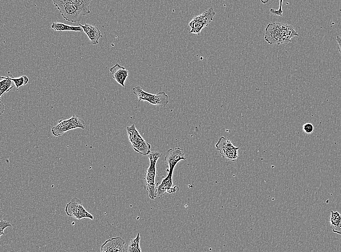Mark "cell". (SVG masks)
I'll return each instance as SVG.
<instances>
[{
  "instance_id": "9",
  "label": "cell",
  "mask_w": 341,
  "mask_h": 252,
  "mask_svg": "<svg viewBox=\"0 0 341 252\" xmlns=\"http://www.w3.org/2000/svg\"><path fill=\"white\" fill-rule=\"evenodd\" d=\"M124 241L120 236L107 240L101 247V252H125Z\"/></svg>"
},
{
  "instance_id": "24",
  "label": "cell",
  "mask_w": 341,
  "mask_h": 252,
  "mask_svg": "<svg viewBox=\"0 0 341 252\" xmlns=\"http://www.w3.org/2000/svg\"><path fill=\"white\" fill-rule=\"evenodd\" d=\"M282 0H280L279 1V7L278 10L271 8L270 9V13L275 16H282L283 13V11L282 10Z\"/></svg>"
},
{
  "instance_id": "1",
  "label": "cell",
  "mask_w": 341,
  "mask_h": 252,
  "mask_svg": "<svg viewBox=\"0 0 341 252\" xmlns=\"http://www.w3.org/2000/svg\"><path fill=\"white\" fill-rule=\"evenodd\" d=\"M90 0H78L75 4L62 5L53 2L63 18L72 22H79L82 16L90 13Z\"/></svg>"
},
{
  "instance_id": "12",
  "label": "cell",
  "mask_w": 341,
  "mask_h": 252,
  "mask_svg": "<svg viewBox=\"0 0 341 252\" xmlns=\"http://www.w3.org/2000/svg\"><path fill=\"white\" fill-rule=\"evenodd\" d=\"M79 25L83 29V32L87 34L93 45L98 44L99 40L102 37V35L97 27L87 23L84 25L79 24Z\"/></svg>"
},
{
  "instance_id": "6",
  "label": "cell",
  "mask_w": 341,
  "mask_h": 252,
  "mask_svg": "<svg viewBox=\"0 0 341 252\" xmlns=\"http://www.w3.org/2000/svg\"><path fill=\"white\" fill-rule=\"evenodd\" d=\"M66 214L77 220L89 218L93 219V216L88 212L83 207L81 201L77 198H73L67 205L65 208Z\"/></svg>"
},
{
  "instance_id": "23",
  "label": "cell",
  "mask_w": 341,
  "mask_h": 252,
  "mask_svg": "<svg viewBox=\"0 0 341 252\" xmlns=\"http://www.w3.org/2000/svg\"><path fill=\"white\" fill-rule=\"evenodd\" d=\"M11 226L12 224L8 221L1 220L0 222V236L4 235V231L5 228Z\"/></svg>"
},
{
  "instance_id": "17",
  "label": "cell",
  "mask_w": 341,
  "mask_h": 252,
  "mask_svg": "<svg viewBox=\"0 0 341 252\" xmlns=\"http://www.w3.org/2000/svg\"><path fill=\"white\" fill-rule=\"evenodd\" d=\"M0 97L6 93L9 92L15 86L14 82L7 76L0 77Z\"/></svg>"
},
{
  "instance_id": "18",
  "label": "cell",
  "mask_w": 341,
  "mask_h": 252,
  "mask_svg": "<svg viewBox=\"0 0 341 252\" xmlns=\"http://www.w3.org/2000/svg\"><path fill=\"white\" fill-rule=\"evenodd\" d=\"M215 14L213 8L211 7L202 14L195 16V17L202 22L205 27H206L213 20V17L215 15Z\"/></svg>"
},
{
  "instance_id": "7",
  "label": "cell",
  "mask_w": 341,
  "mask_h": 252,
  "mask_svg": "<svg viewBox=\"0 0 341 252\" xmlns=\"http://www.w3.org/2000/svg\"><path fill=\"white\" fill-rule=\"evenodd\" d=\"M186 158L182 148L176 147L170 149L166 152L165 157V162L168 167L166 171L173 172L174 167L180 161L185 160Z\"/></svg>"
},
{
  "instance_id": "20",
  "label": "cell",
  "mask_w": 341,
  "mask_h": 252,
  "mask_svg": "<svg viewBox=\"0 0 341 252\" xmlns=\"http://www.w3.org/2000/svg\"><path fill=\"white\" fill-rule=\"evenodd\" d=\"M7 76L14 82L17 90L20 87L27 84L29 80L28 78L25 75L18 78H15L12 74H10L9 72Z\"/></svg>"
},
{
  "instance_id": "19",
  "label": "cell",
  "mask_w": 341,
  "mask_h": 252,
  "mask_svg": "<svg viewBox=\"0 0 341 252\" xmlns=\"http://www.w3.org/2000/svg\"><path fill=\"white\" fill-rule=\"evenodd\" d=\"M189 26L191 28L189 33L200 34L202 30L205 27L204 24L194 17L189 23Z\"/></svg>"
},
{
  "instance_id": "14",
  "label": "cell",
  "mask_w": 341,
  "mask_h": 252,
  "mask_svg": "<svg viewBox=\"0 0 341 252\" xmlns=\"http://www.w3.org/2000/svg\"><path fill=\"white\" fill-rule=\"evenodd\" d=\"M146 101L152 105L164 107L168 103V96L164 92H160L156 94L150 93Z\"/></svg>"
},
{
  "instance_id": "5",
  "label": "cell",
  "mask_w": 341,
  "mask_h": 252,
  "mask_svg": "<svg viewBox=\"0 0 341 252\" xmlns=\"http://www.w3.org/2000/svg\"><path fill=\"white\" fill-rule=\"evenodd\" d=\"M215 147L221 157L225 159L235 161L238 157V151L239 147L235 146L229 139L223 136L219 138Z\"/></svg>"
},
{
  "instance_id": "10",
  "label": "cell",
  "mask_w": 341,
  "mask_h": 252,
  "mask_svg": "<svg viewBox=\"0 0 341 252\" xmlns=\"http://www.w3.org/2000/svg\"><path fill=\"white\" fill-rule=\"evenodd\" d=\"M278 24L279 32L280 44L291 42V39L292 37L299 35L292 25L281 22H278Z\"/></svg>"
},
{
  "instance_id": "11",
  "label": "cell",
  "mask_w": 341,
  "mask_h": 252,
  "mask_svg": "<svg viewBox=\"0 0 341 252\" xmlns=\"http://www.w3.org/2000/svg\"><path fill=\"white\" fill-rule=\"evenodd\" d=\"M264 39L270 45H280V36L278 22L267 24L265 29Z\"/></svg>"
},
{
  "instance_id": "13",
  "label": "cell",
  "mask_w": 341,
  "mask_h": 252,
  "mask_svg": "<svg viewBox=\"0 0 341 252\" xmlns=\"http://www.w3.org/2000/svg\"><path fill=\"white\" fill-rule=\"evenodd\" d=\"M109 71L112 78L123 87L124 86V82L128 76V71L125 67L116 63L111 67Z\"/></svg>"
},
{
  "instance_id": "21",
  "label": "cell",
  "mask_w": 341,
  "mask_h": 252,
  "mask_svg": "<svg viewBox=\"0 0 341 252\" xmlns=\"http://www.w3.org/2000/svg\"><path fill=\"white\" fill-rule=\"evenodd\" d=\"M140 236L138 233L135 238L130 240L127 248L125 250V252H133L138 248H140Z\"/></svg>"
},
{
  "instance_id": "25",
  "label": "cell",
  "mask_w": 341,
  "mask_h": 252,
  "mask_svg": "<svg viewBox=\"0 0 341 252\" xmlns=\"http://www.w3.org/2000/svg\"><path fill=\"white\" fill-rule=\"evenodd\" d=\"M303 130L307 134H311L314 130L313 125L310 123H307L303 125Z\"/></svg>"
},
{
  "instance_id": "28",
  "label": "cell",
  "mask_w": 341,
  "mask_h": 252,
  "mask_svg": "<svg viewBox=\"0 0 341 252\" xmlns=\"http://www.w3.org/2000/svg\"><path fill=\"white\" fill-rule=\"evenodd\" d=\"M133 252H141L140 248H138L137 249H136V250L135 251H134Z\"/></svg>"
},
{
  "instance_id": "8",
  "label": "cell",
  "mask_w": 341,
  "mask_h": 252,
  "mask_svg": "<svg viewBox=\"0 0 341 252\" xmlns=\"http://www.w3.org/2000/svg\"><path fill=\"white\" fill-rule=\"evenodd\" d=\"M167 174L166 176L162 177L161 182L156 184L155 193L156 196L159 198L163 196L166 192L169 193H173L178 191L179 189L178 187H172V174L173 172L167 171Z\"/></svg>"
},
{
  "instance_id": "15",
  "label": "cell",
  "mask_w": 341,
  "mask_h": 252,
  "mask_svg": "<svg viewBox=\"0 0 341 252\" xmlns=\"http://www.w3.org/2000/svg\"><path fill=\"white\" fill-rule=\"evenodd\" d=\"M329 220L333 232L341 235V214L338 211H331Z\"/></svg>"
},
{
  "instance_id": "4",
  "label": "cell",
  "mask_w": 341,
  "mask_h": 252,
  "mask_svg": "<svg viewBox=\"0 0 341 252\" xmlns=\"http://www.w3.org/2000/svg\"><path fill=\"white\" fill-rule=\"evenodd\" d=\"M85 126L84 121L78 115H73L68 119L59 121V123L52 128L51 132L54 136L58 137L70 130L78 128L83 129Z\"/></svg>"
},
{
  "instance_id": "29",
  "label": "cell",
  "mask_w": 341,
  "mask_h": 252,
  "mask_svg": "<svg viewBox=\"0 0 341 252\" xmlns=\"http://www.w3.org/2000/svg\"><path fill=\"white\" fill-rule=\"evenodd\" d=\"M261 2H263L264 4H266V3H268L269 2V0H261Z\"/></svg>"
},
{
  "instance_id": "26",
  "label": "cell",
  "mask_w": 341,
  "mask_h": 252,
  "mask_svg": "<svg viewBox=\"0 0 341 252\" xmlns=\"http://www.w3.org/2000/svg\"><path fill=\"white\" fill-rule=\"evenodd\" d=\"M336 41L338 43L337 47L341 55V37L337 36L336 38Z\"/></svg>"
},
{
  "instance_id": "27",
  "label": "cell",
  "mask_w": 341,
  "mask_h": 252,
  "mask_svg": "<svg viewBox=\"0 0 341 252\" xmlns=\"http://www.w3.org/2000/svg\"><path fill=\"white\" fill-rule=\"evenodd\" d=\"M0 114L1 115L4 112L5 110H4V105L2 102L1 99L0 100Z\"/></svg>"
},
{
  "instance_id": "16",
  "label": "cell",
  "mask_w": 341,
  "mask_h": 252,
  "mask_svg": "<svg viewBox=\"0 0 341 252\" xmlns=\"http://www.w3.org/2000/svg\"><path fill=\"white\" fill-rule=\"evenodd\" d=\"M51 28L56 32H63L64 31H71L74 32H83V30L80 26H74L65 24L63 23L54 22L52 24Z\"/></svg>"
},
{
  "instance_id": "22",
  "label": "cell",
  "mask_w": 341,
  "mask_h": 252,
  "mask_svg": "<svg viewBox=\"0 0 341 252\" xmlns=\"http://www.w3.org/2000/svg\"><path fill=\"white\" fill-rule=\"evenodd\" d=\"M133 93L138 97L139 101H146L149 93L144 91L140 86L134 87L132 89Z\"/></svg>"
},
{
  "instance_id": "3",
  "label": "cell",
  "mask_w": 341,
  "mask_h": 252,
  "mask_svg": "<svg viewBox=\"0 0 341 252\" xmlns=\"http://www.w3.org/2000/svg\"><path fill=\"white\" fill-rule=\"evenodd\" d=\"M126 131L129 141L134 150L141 155H148L151 153V146L140 135L135 125L132 124L127 126Z\"/></svg>"
},
{
  "instance_id": "2",
  "label": "cell",
  "mask_w": 341,
  "mask_h": 252,
  "mask_svg": "<svg viewBox=\"0 0 341 252\" xmlns=\"http://www.w3.org/2000/svg\"><path fill=\"white\" fill-rule=\"evenodd\" d=\"M150 165L147 169L144 180L150 199L153 200L156 198V184L155 177L156 174L155 165L158 158L161 157V154L157 151H152L148 155Z\"/></svg>"
}]
</instances>
